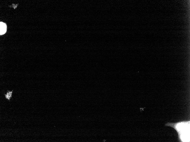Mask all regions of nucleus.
<instances>
[{
	"mask_svg": "<svg viewBox=\"0 0 190 142\" xmlns=\"http://www.w3.org/2000/svg\"><path fill=\"white\" fill-rule=\"evenodd\" d=\"M166 126H170L177 131L180 142H190V121H184L175 123L168 122Z\"/></svg>",
	"mask_w": 190,
	"mask_h": 142,
	"instance_id": "nucleus-1",
	"label": "nucleus"
},
{
	"mask_svg": "<svg viewBox=\"0 0 190 142\" xmlns=\"http://www.w3.org/2000/svg\"><path fill=\"white\" fill-rule=\"evenodd\" d=\"M0 35L4 34L7 31V26L5 23L2 22H0Z\"/></svg>",
	"mask_w": 190,
	"mask_h": 142,
	"instance_id": "nucleus-2",
	"label": "nucleus"
},
{
	"mask_svg": "<svg viewBox=\"0 0 190 142\" xmlns=\"http://www.w3.org/2000/svg\"><path fill=\"white\" fill-rule=\"evenodd\" d=\"M13 92V90L12 91H8L6 94H5V98L9 101L12 97Z\"/></svg>",
	"mask_w": 190,
	"mask_h": 142,
	"instance_id": "nucleus-3",
	"label": "nucleus"
}]
</instances>
